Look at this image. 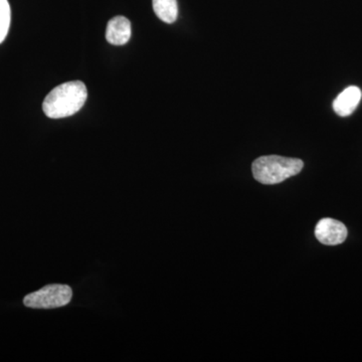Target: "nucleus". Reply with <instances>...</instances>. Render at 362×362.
I'll return each mask as SVG.
<instances>
[{
	"instance_id": "obj_1",
	"label": "nucleus",
	"mask_w": 362,
	"mask_h": 362,
	"mask_svg": "<svg viewBox=\"0 0 362 362\" xmlns=\"http://www.w3.org/2000/svg\"><path fill=\"white\" fill-rule=\"evenodd\" d=\"M88 97L87 88L81 81L58 86L45 97L42 110L52 119L70 117L82 109Z\"/></svg>"
},
{
	"instance_id": "obj_2",
	"label": "nucleus",
	"mask_w": 362,
	"mask_h": 362,
	"mask_svg": "<svg viewBox=\"0 0 362 362\" xmlns=\"http://www.w3.org/2000/svg\"><path fill=\"white\" fill-rule=\"evenodd\" d=\"M301 159L278 156H262L252 163L255 180L263 185H278L288 178L299 175L303 169Z\"/></svg>"
},
{
	"instance_id": "obj_3",
	"label": "nucleus",
	"mask_w": 362,
	"mask_h": 362,
	"mask_svg": "<svg viewBox=\"0 0 362 362\" xmlns=\"http://www.w3.org/2000/svg\"><path fill=\"white\" fill-rule=\"evenodd\" d=\"M71 298L73 290L70 286L52 284L26 295L23 304L28 308L54 309L66 306L70 303Z\"/></svg>"
},
{
	"instance_id": "obj_4",
	"label": "nucleus",
	"mask_w": 362,
	"mask_h": 362,
	"mask_svg": "<svg viewBox=\"0 0 362 362\" xmlns=\"http://www.w3.org/2000/svg\"><path fill=\"white\" fill-rule=\"evenodd\" d=\"M317 240L326 246H337L347 238L346 226L333 218H322L315 228Z\"/></svg>"
},
{
	"instance_id": "obj_5",
	"label": "nucleus",
	"mask_w": 362,
	"mask_h": 362,
	"mask_svg": "<svg viewBox=\"0 0 362 362\" xmlns=\"http://www.w3.org/2000/svg\"><path fill=\"white\" fill-rule=\"evenodd\" d=\"M361 97V90L356 86L346 88L333 102L335 113L341 117L351 115L358 106Z\"/></svg>"
},
{
	"instance_id": "obj_6",
	"label": "nucleus",
	"mask_w": 362,
	"mask_h": 362,
	"mask_svg": "<svg viewBox=\"0 0 362 362\" xmlns=\"http://www.w3.org/2000/svg\"><path fill=\"white\" fill-rule=\"evenodd\" d=\"M131 33L130 21L125 16H116L107 25L106 40L109 44L123 45L129 42Z\"/></svg>"
},
{
	"instance_id": "obj_7",
	"label": "nucleus",
	"mask_w": 362,
	"mask_h": 362,
	"mask_svg": "<svg viewBox=\"0 0 362 362\" xmlns=\"http://www.w3.org/2000/svg\"><path fill=\"white\" fill-rule=\"evenodd\" d=\"M154 13L164 23H173L177 18L178 6L176 0H152Z\"/></svg>"
},
{
	"instance_id": "obj_8",
	"label": "nucleus",
	"mask_w": 362,
	"mask_h": 362,
	"mask_svg": "<svg viewBox=\"0 0 362 362\" xmlns=\"http://www.w3.org/2000/svg\"><path fill=\"white\" fill-rule=\"evenodd\" d=\"M11 21V11L8 0H0V44L6 39Z\"/></svg>"
}]
</instances>
